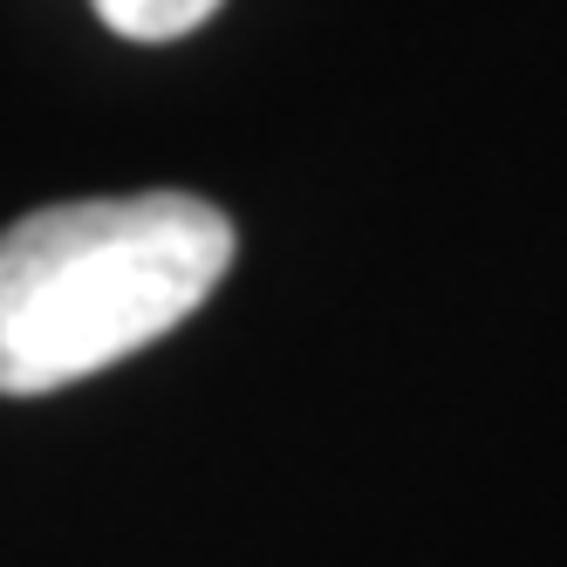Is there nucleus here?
<instances>
[{
    "label": "nucleus",
    "instance_id": "1",
    "mask_svg": "<svg viewBox=\"0 0 567 567\" xmlns=\"http://www.w3.org/2000/svg\"><path fill=\"white\" fill-rule=\"evenodd\" d=\"M233 267V219L192 192L69 198L0 233V396H42L151 349Z\"/></svg>",
    "mask_w": 567,
    "mask_h": 567
},
{
    "label": "nucleus",
    "instance_id": "2",
    "mask_svg": "<svg viewBox=\"0 0 567 567\" xmlns=\"http://www.w3.org/2000/svg\"><path fill=\"white\" fill-rule=\"evenodd\" d=\"M96 21L124 42H178V34L206 28L219 0H90Z\"/></svg>",
    "mask_w": 567,
    "mask_h": 567
}]
</instances>
